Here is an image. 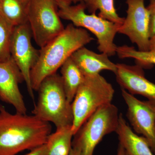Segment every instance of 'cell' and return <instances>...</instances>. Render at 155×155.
I'll return each instance as SVG.
<instances>
[{"label":"cell","mask_w":155,"mask_h":155,"mask_svg":"<svg viewBox=\"0 0 155 155\" xmlns=\"http://www.w3.org/2000/svg\"><path fill=\"white\" fill-rule=\"evenodd\" d=\"M115 75L117 82L131 94L140 95L155 103V84L145 76L143 67L138 64H117Z\"/></svg>","instance_id":"7c38bea8"},{"label":"cell","mask_w":155,"mask_h":155,"mask_svg":"<svg viewBox=\"0 0 155 155\" xmlns=\"http://www.w3.org/2000/svg\"><path fill=\"white\" fill-rule=\"evenodd\" d=\"M14 27L0 14V62L11 58V45Z\"/></svg>","instance_id":"ffe728a7"},{"label":"cell","mask_w":155,"mask_h":155,"mask_svg":"<svg viewBox=\"0 0 155 155\" xmlns=\"http://www.w3.org/2000/svg\"><path fill=\"white\" fill-rule=\"evenodd\" d=\"M121 91L127 106V118L134 130L146 139L155 155V103L140 101L124 89Z\"/></svg>","instance_id":"30bf717a"},{"label":"cell","mask_w":155,"mask_h":155,"mask_svg":"<svg viewBox=\"0 0 155 155\" xmlns=\"http://www.w3.org/2000/svg\"><path fill=\"white\" fill-rule=\"evenodd\" d=\"M51 131L49 122L34 115L11 114L0 104V155H16L45 144Z\"/></svg>","instance_id":"6da1fadb"},{"label":"cell","mask_w":155,"mask_h":155,"mask_svg":"<svg viewBox=\"0 0 155 155\" xmlns=\"http://www.w3.org/2000/svg\"><path fill=\"white\" fill-rule=\"evenodd\" d=\"M149 51L155 53V34L150 38Z\"/></svg>","instance_id":"603a6c76"},{"label":"cell","mask_w":155,"mask_h":155,"mask_svg":"<svg viewBox=\"0 0 155 155\" xmlns=\"http://www.w3.org/2000/svg\"><path fill=\"white\" fill-rule=\"evenodd\" d=\"M116 155H127L124 148L119 143V146H118L117 154Z\"/></svg>","instance_id":"cb8c5ba5"},{"label":"cell","mask_w":155,"mask_h":155,"mask_svg":"<svg viewBox=\"0 0 155 155\" xmlns=\"http://www.w3.org/2000/svg\"><path fill=\"white\" fill-rule=\"evenodd\" d=\"M116 54L120 59H134L137 64L142 67L155 65V53L150 51H142L133 47L124 45L117 46Z\"/></svg>","instance_id":"d6986e66"},{"label":"cell","mask_w":155,"mask_h":155,"mask_svg":"<svg viewBox=\"0 0 155 155\" xmlns=\"http://www.w3.org/2000/svg\"><path fill=\"white\" fill-rule=\"evenodd\" d=\"M71 58L85 76L100 74L103 70L114 74L117 71V65L110 60L107 55L94 52L85 46L77 50Z\"/></svg>","instance_id":"4fadbf2b"},{"label":"cell","mask_w":155,"mask_h":155,"mask_svg":"<svg viewBox=\"0 0 155 155\" xmlns=\"http://www.w3.org/2000/svg\"><path fill=\"white\" fill-rule=\"evenodd\" d=\"M61 73L67 99L72 103L78 90L84 80L85 76L71 57L61 66Z\"/></svg>","instance_id":"9a60e30c"},{"label":"cell","mask_w":155,"mask_h":155,"mask_svg":"<svg viewBox=\"0 0 155 155\" xmlns=\"http://www.w3.org/2000/svg\"><path fill=\"white\" fill-rule=\"evenodd\" d=\"M83 0H71L72 3H74V4H77L78 3H80L81 2H82Z\"/></svg>","instance_id":"484cf974"},{"label":"cell","mask_w":155,"mask_h":155,"mask_svg":"<svg viewBox=\"0 0 155 155\" xmlns=\"http://www.w3.org/2000/svg\"><path fill=\"white\" fill-rule=\"evenodd\" d=\"M118 108L112 103L103 106L94 113L73 136L72 147L80 151V155H93L103 138L116 132L119 123Z\"/></svg>","instance_id":"8992f818"},{"label":"cell","mask_w":155,"mask_h":155,"mask_svg":"<svg viewBox=\"0 0 155 155\" xmlns=\"http://www.w3.org/2000/svg\"><path fill=\"white\" fill-rule=\"evenodd\" d=\"M56 0H31L28 23L37 45L44 47L64 30Z\"/></svg>","instance_id":"52a82bcc"},{"label":"cell","mask_w":155,"mask_h":155,"mask_svg":"<svg viewBox=\"0 0 155 155\" xmlns=\"http://www.w3.org/2000/svg\"><path fill=\"white\" fill-rule=\"evenodd\" d=\"M116 132L119 144L124 148L127 155H155L146 139L137 135L132 130L122 114H119Z\"/></svg>","instance_id":"5bb4252c"},{"label":"cell","mask_w":155,"mask_h":155,"mask_svg":"<svg viewBox=\"0 0 155 155\" xmlns=\"http://www.w3.org/2000/svg\"><path fill=\"white\" fill-rule=\"evenodd\" d=\"M94 40L87 31L70 23L60 35L41 48L30 72L32 89L37 91L42 81L57 72L64 62L80 48Z\"/></svg>","instance_id":"7a4b0ae2"},{"label":"cell","mask_w":155,"mask_h":155,"mask_svg":"<svg viewBox=\"0 0 155 155\" xmlns=\"http://www.w3.org/2000/svg\"><path fill=\"white\" fill-rule=\"evenodd\" d=\"M24 77L12 58L0 62V99L13 106L17 113L26 114L27 108L19 90Z\"/></svg>","instance_id":"8fae6325"},{"label":"cell","mask_w":155,"mask_h":155,"mask_svg":"<svg viewBox=\"0 0 155 155\" xmlns=\"http://www.w3.org/2000/svg\"><path fill=\"white\" fill-rule=\"evenodd\" d=\"M25 155H47L46 145L45 144L37 147Z\"/></svg>","instance_id":"7402d4cb"},{"label":"cell","mask_w":155,"mask_h":155,"mask_svg":"<svg viewBox=\"0 0 155 155\" xmlns=\"http://www.w3.org/2000/svg\"><path fill=\"white\" fill-rule=\"evenodd\" d=\"M31 0H0V14L14 26L28 23Z\"/></svg>","instance_id":"2e32d148"},{"label":"cell","mask_w":155,"mask_h":155,"mask_svg":"<svg viewBox=\"0 0 155 155\" xmlns=\"http://www.w3.org/2000/svg\"><path fill=\"white\" fill-rule=\"evenodd\" d=\"M90 14H96L99 11L98 16L117 23L122 25L125 18L120 17L116 12L114 0H83Z\"/></svg>","instance_id":"ac0fdd59"},{"label":"cell","mask_w":155,"mask_h":155,"mask_svg":"<svg viewBox=\"0 0 155 155\" xmlns=\"http://www.w3.org/2000/svg\"><path fill=\"white\" fill-rule=\"evenodd\" d=\"M115 90L100 74L85 76L72 102L73 136L100 108L112 103Z\"/></svg>","instance_id":"5b68a950"},{"label":"cell","mask_w":155,"mask_h":155,"mask_svg":"<svg viewBox=\"0 0 155 155\" xmlns=\"http://www.w3.org/2000/svg\"><path fill=\"white\" fill-rule=\"evenodd\" d=\"M37 91V102L32 111L34 116L45 122H52L56 129L72 126V103L67 99L61 75L56 73L45 78Z\"/></svg>","instance_id":"3957f363"},{"label":"cell","mask_w":155,"mask_h":155,"mask_svg":"<svg viewBox=\"0 0 155 155\" xmlns=\"http://www.w3.org/2000/svg\"><path fill=\"white\" fill-rule=\"evenodd\" d=\"M69 155H80V150L77 147H72Z\"/></svg>","instance_id":"d4e9b609"},{"label":"cell","mask_w":155,"mask_h":155,"mask_svg":"<svg viewBox=\"0 0 155 155\" xmlns=\"http://www.w3.org/2000/svg\"><path fill=\"white\" fill-rule=\"evenodd\" d=\"M127 15L118 33L126 35L136 45L138 50L149 49L150 14L144 0H126Z\"/></svg>","instance_id":"9c48e42d"},{"label":"cell","mask_w":155,"mask_h":155,"mask_svg":"<svg viewBox=\"0 0 155 155\" xmlns=\"http://www.w3.org/2000/svg\"><path fill=\"white\" fill-rule=\"evenodd\" d=\"M73 134L72 126L56 129L48 137L47 155H69L72 148Z\"/></svg>","instance_id":"e0dca14e"},{"label":"cell","mask_w":155,"mask_h":155,"mask_svg":"<svg viewBox=\"0 0 155 155\" xmlns=\"http://www.w3.org/2000/svg\"><path fill=\"white\" fill-rule=\"evenodd\" d=\"M56 1L61 19L71 21L76 27L83 28L94 35L100 52L109 57L116 54L117 46L114 39L121 25L104 19L96 14H86V7L82 2L72 5L71 0Z\"/></svg>","instance_id":"277c9868"},{"label":"cell","mask_w":155,"mask_h":155,"mask_svg":"<svg viewBox=\"0 0 155 155\" xmlns=\"http://www.w3.org/2000/svg\"><path fill=\"white\" fill-rule=\"evenodd\" d=\"M32 33L28 23L15 26L11 45V57L22 72L28 94L34 99L30 81V72L36 64L40 51L31 43Z\"/></svg>","instance_id":"ba28073f"},{"label":"cell","mask_w":155,"mask_h":155,"mask_svg":"<svg viewBox=\"0 0 155 155\" xmlns=\"http://www.w3.org/2000/svg\"><path fill=\"white\" fill-rule=\"evenodd\" d=\"M150 14V38L155 34V0H150V4L147 7Z\"/></svg>","instance_id":"44dd1931"}]
</instances>
